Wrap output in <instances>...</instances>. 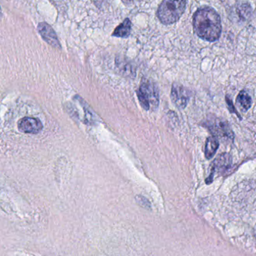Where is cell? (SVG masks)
I'll return each mask as SVG.
<instances>
[{
    "label": "cell",
    "mask_w": 256,
    "mask_h": 256,
    "mask_svg": "<svg viewBox=\"0 0 256 256\" xmlns=\"http://www.w3.org/2000/svg\"><path fill=\"white\" fill-rule=\"evenodd\" d=\"M226 102L227 104H228V106H229L230 111L232 112H235V114H237L238 116H239L238 112L236 111L235 108H234V105H233L232 102H231V100H229L228 98H226Z\"/></svg>",
    "instance_id": "cell-13"
},
{
    "label": "cell",
    "mask_w": 256,
    "mask_h": 256,
    "mask_svg": "<svg viewBox=\"0 0 256 256\" xmlns=\"http://www.w3.org/2000/svg\"><path fill=\"white\" fill-rule=\"evenodd\" d=\"M42 122L40 120L36 118H24L20 120L18 128L20 130L26 134H38L42 130Z\"/></svg>",
    "instance_id": "cell-6"
},
{
    "label": "cell",
    "mask_w": 256,
    "mask_h": 256,
    "mask_svg": "<svg viewBox=\"0 0 256 256\" xmlns=\"http://www.w3.org/2000/svg\"><path fill=\"white\" fill-rule=\"evenodd\" d=\"M138 100L146 110L151 108H156L159 104V97L156 87L147 82L143 84L138 92Z\"/></svg>",
    "instance_id": "cell-3"
},
{
    "label": "cell",
    "mask_w": 256,
    "mask_h": 256,
    "mask_svg": "<svg viewBox=\"0 0 256 256\" xmlns=\"http://www.w3.org/2000/svg\"><path fill=\"white\" fill-rule=\"evenodd\" d=\"M237 102L241 106L242 109L244 110L245 111L248 110L252 105V99H251L250 96L244 91H241L239 93Z\"/></svg>",
    "instance_id": "cell-12"
},
{
    "label": "cell",
    "mask_w": 256,
    "mask_h": 256,
    "mask_svg": "<svg viewBox=\"0 0 256 256\" xmlns=\"http://www.w3.org/2000/svg\"><path fill=\"white\" fill-rule=\"evenodd\" d=\"M193 28L203 40L216 42L222 32L220 16L212 8H200L193 15Z\"/></svg>",
    "instance_id": "cell-1"
},
{
    "label": "cell",
    "mask_w": 256,
    "mask_h": 256,
    "mask_svg": "<svg viewBox=\"0 0 256 256\" xmlns=\"http://www.w3.org/2000/svg\"><path fill=\"white\" fill-rule=\"evenodd\" d=\"M231 162V158L228 154H223L217 158V159L213 162V168L212 170V172H214L216 168L218 170H222V168H226Z\"/></svg>",
    "instance_id": "cell-11"
},
{
    "label": "cell",
    "mask_w": 256,
    "mask_h": 256,
    "mask_svg": "<svg viewBox=\"0 0 256 256\" xmlns=\"http://www.w3.org/2000/svg\"><path fill=\"white\" fill-rule=\"evenodd\" d=\"M39 32L42 36V38L49 44L51 46L56 48H60V44L59 42L58 38L54 30L51 26L47 22H40L38 26Z\"/></svg>",
    "instance_id": "cell-5"
},
{
    "label": "cell",
    "mask_w": 256,
    "mask_h": 256,
    "mask_svg": "<svg viewBox=\"0 0 256 256\" xmlns=\"http://www.w3.org/2000/svg\"><path fill=\"white\" fill-rule=\"evenodd\" d=\"M210 130L216 136L225 137L232 138L233 132L228 124L225 122H216L213 126H210Z\"/></svg>",
    "instance_id": "cell-8"
},
{
    "label": "cell",
    "mask_w": 256,
    "mask_h": 256,
    "mask_svg": "<svg viewBox=\"0 0 256 256\" xmlns=\"http://www.w3.org/2000/svg\"><path fill=\"white\" fill-rule=\"evenodd\" d=\"M122 1L126 4H131V3L133 2V0H122Z\"/></svg>",
    "instance_id": "cell-14"
},
{
    "label": "cell",
    "mask_w": 256,
    "mask_h": 256,
    "mask_svg": "<svg viewBox=\"0 0 256 256\" xmlns=\"http://www.w3.org/2000/svg\"><path fill=\"white\" fill-rule=\"evenodd\" d=\"M131 31H132V22L129 18H126L115 28L112 36L120 38L129 37L130 36Z\"/></svg>",
    "instance_id": "cell-9"
},
{
    "label": "cell",
    "mask_w": 256,
    "mask_h": 256,
    "mask_svg": "<svg viewBox=\"0 0 256 256\" xmlns=\"http://www.w3.org/2000/svg\"><path fill=\"white\" fill-rule=\"evenodd\" d=\"M219 148V142L215 137H209L206 142L205 156L207 159L213 158Z\"/></svg>",
    "instance_id": "cell-10"
},
{
    "label": "cell",
    "mask_w": 256,
    "mask_h": 256,
    "mask_svg": "<svg viewBox=\"0 0 256 256\" xmlns=\"http://www.w3.org/2000/svg\"><path fill=\"white\" fill-rule=\"evenodd\" d=\"M231 18L237 22H246L252 16V9L250 4L239 2L231 8Z\"/></svg>",
    "instance_id": "cell-4"
},
{
    "label": "cell",
    "mask_w": 256,
    "mask_h": 256,
    "mask_svg": "<svg viewBox=\"0 0 256 256\" xmlns=\"http://www.w3.org/2000/svg\"><path fill=\"white\" fill-rule=\"evenodd\" d=\"M171 98L176 106L184 108L189 100L187 92L182 86L174 84L171 90Z\"/></svg>",
    "instance_id": "cell-7"
},
{
    "label": "cell",
    "mask_w": 256,
    "mask_h": 256,
    "mask_svg": "<svg viewBox=\"0 0 256 256\" xmlns=\"http://www.w3.org/2000/svg\"><path fill=\"white\" fill-rule=\"evenodd\" d=\"M186 7V0H163L158 8V18L165 25L174 24L181 18Z\"/></svg>",
    "instance_id": "cell-2"
}]
</instances>
